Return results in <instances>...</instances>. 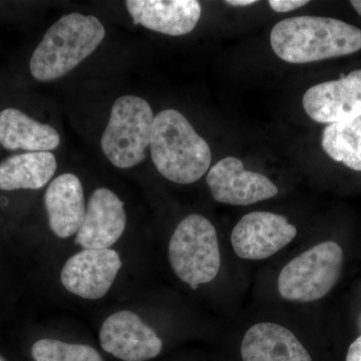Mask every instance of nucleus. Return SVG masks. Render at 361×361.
Returning a JSON list of instances; mask_svg holds the SVG:
<instances>
[{"instance_id": "nucleus-1", "label": "nucleus", "mask_w": 361, "mask_h": 361, "mask_svg": "<svg viewBox=\"0 0 361 361\" xmlns=\"http://www.w3.org/2000/svg\"><path fill=\"white\" fill-rule=\"evenodd\" d=\"M270 42L282 61L310 63L360 51L361 30L336 18L296 16L275 25Z\"/></svg>"}, {"instance_id": "nucleus-2", "label": "nucleus", "mask_w": 361, "mask_h": 361, "mask_svg": "<svg viewBox=\"0 0 361 361\" xmlns=\"http://www.w3.org/2000/svg\"><path fill=\"white\" fill-rule=\"evenodd\" d=\"M152 160L164 178L188 185L206 174L212 161L210 147L180 111L168 109L154 118Z\"/></svg>"}, {"instance_id": "nucleus-3", "label": "nucleus", "mask_w": 361, "mask_h": 361, "mask_svg": "<svg viewBox=\"0 0 361 361\" xmlns=\"http://www.w3.org/2000/svg\"><path fill=\"white\" fill-rule=\"evenodd\" d=\"M106 30L96 16L71 13L45 32L37 45L30 68L39 82H52L68 75L103 42Z\"/></svg>"}, {"instance_id": "nucleus-4", "label": "nucleus", "mask_w": 361, "mask_h": 361, "mask_svg": "<svg viewBox=\"0 0 361 361\" xmlns=\"http://www.w3.org/2000/svg\"><path fill=\"white\" fill-rule=\"evenodd\" d=\"M173 270L191 289L217 277L221 254L217 232L204 216L192 214L176 228L169 244Z\"/></svg>"}, {"instance_id": "nucleus-5", "label": "nucleus", "mask_w": 361, "mask_h": 361, "mask_svg": "<svg viewBox=\"0 0 361 361\" xmlns=\"http://www.w3.org/2000/svg\"><path fill=\"white\" fill-rule=\"evenodd\" d=\"M155 116L146 99L123 96L111 108L102 135V149L116 168L130 169L146 160Z\"/></svg>"}, {"instance_id": "nucleus-6", "label": "nucleus", "mask_w": 361, "mask_h": 361, "mask_svg": "<svg viewBox=\"0 0 361 361\" xmlns=\"http://www.w3.org/2000/svg\"><path fill=\"white\" fill-rule=\"evenodd\" d=\"M343 264V251L334 241L323 242L284 266L278 278L282 298L297 302L322 299L336 286Z\"/></svg>"}, {"instance_id": "nucleus-7", "label": "nucleus", "mask_w": 361, "mask_h": 361, "mask_svg": "<svg viewBox=\"0 0 361 361\" xmlns=\"http://www.w3.org/2000/svg\"><path fill=\"white\" fill-rule=\"evenodd\" d=\"M296 235L295 226L284 216L257 211L247 214L237 223L231 242L240 258L263 260L288 245Z\"/></svg>"}, {"instance_id": "nucleus-8", "label": "nucleus", "mask_w": 361, "mask_h": 361, "mask_svg": "<svg viewBox=\"0 0 361 361\" xmlns=\"http://www.w3.org/2000/svg\"><path fill=\"white\" fill-rule=\"evenodd\" d=\"M121 267L122 261L113 249H84L66 261L61 283L71 293L94 300L108 293Z\"/></svg>"}, {"instance_id": "nucleus-9", "label": "nucleus", "mask_w": 361, "mask_h": 361, "mask_svg": "<svg viewBox=\"0 0 361 361\" xmlns=\"http://www.w3.org/2000/svg\"><path fill=\"white\" fill-rule=\"evenodd\" d=\"M207 184L216 201L235 206L268 200L279 191L266 176L245 170L235 157H227L213 166L207 175Z\"/></svg>"}, {"instance_id": "nucleus-10", "label": "nucleus", "mask_w": 361, "mask_h": 361, "mask_svg": "<svg viewBox=\"0 0 361 361\" xmlns=\"http://www.w3.org/2000/svg\"><path fill=\"white\" fill-rule=\"evenodd\" d=\"M102 348L123 361H146L160 355L163 342L132 311L106 318L99 331Z\"/></svg>"}, {"instance_id": "nucleus-11", "label": "nucleus", "mask_w": 361, "mask_h": 361, "mask_svg": "<svg viewBox=\"0 0 361 361\" xmlns=\"http://www.w3.org/2000/svg\"><path fill=\"white\" fill-rule=\"evenodd\" d=\"M303 106L307 115L320 123L330 125L361 118V70L310 87L304 94Z\"/></svg>"}, {"instance_id": "nucleus-12", "label": "nucleus", "mask_w": 361, "mask_h": 361, "mask_svg": "<svg viewBox=\"0 0 361 361\" xmlns=\"http://www.w3.org/2000/svg\"><path fill=\"white\" fill-rule=\"evenodd\" d=\"M126 226L123 202L111 190L99 188L90 196L75 244L84 249H110L122 237Z\"/></svg>"}, {"instance_id": "nucleus-13", "label": "nucleus", "mask_w": 361, "mask_h": 361, "mask_svg": "<svg viewBox=\"0 0 361 361\" xmlns=\"http://www.w3.org/2000/svg\"><path fill=\"white\" fill-rule=\"evenodd\" d=\"M126 6L135 25L171 37L191 32L202 13L197 0H129Z\"/></svg>"}, {"instance_id": "nucleus-14", "label": "nucleus", "mask_w": 361, "mask_h": 361, "mask_svg": "<svg viewBox=\"0 0 361 361\" xmlns=\"http://www.w3.org/2000/svg\"><path fill=\"white\" fill-rule=\"evenodd\" d=\"M44 205L54 235L66 239L77 234L87 209L84 189L78 176L66 173L52 180L45 191Z\"/></svg>"}, {"instance_id": "nucleus-15", "label": "nucleus", "mask_w": 361, "mask_h": 361, "mask_svg": "<svg viewBox=\"0 0 361 361\" xmlns=\"http://www.w3.org/2000/svg\"><path fill=\"white\" fill-rule=\"evenodd\" d=\"M241 356L243 361H312L290 330L270 322L249 329L242 341Z\"/></svg>"}, {"instance_id": "nucleus-16", "label": "nucleus", "mask_w": 361, "mask_h": 361, "mask_svg": "<svg viewBox=\"0 0 361 361\" xmlns=\"http://www.w3.org/2000/svg\"><path fill=\"white\" fill-rule=\"evenodd\" d=\"M61 144V137L47 123L33 120L16 109L0 111V145L9 151L49 152Z\"/></svg>"}, {"instance_id": "nucleus-17", "label": "nucleus", "mask_w": 361, "mask_h": 361, "mask_svg": "<svg viewBox=\"0 0 361 361\" xmlns=\"http://www.w3.org/2000/svg\"><path fill=\"white\" fill-rule=\"evenodd\" d=\"M58 169L51 152H27L0 163V190H39L44 187Z\"/></svg>"}, {"instance_id": "nucleus-18", "label": "nucleus", "mask_w": 361, "mask_h": 361, "mask_svg": "<svg viewBox=\"0 0 361 361\" xmlns=\"http://www.w3.org/2000/svg\"><path fill=\"white\" fill-rule=\"evenodd\" d=\"M322 144L332 160L361 172V118L327 125Z\"/></svg>"}, {"instance_id": "nucleus-19", "label": "nucleus", "mask_w": 361, "mask_h": 361, "mask_svg": "<svg viewBox=\"0 0 361 361\" xmlns=\"http://www.w3.org/2000/svg\"><path fill=\"white\" fill-rule=\"evenodd\" d=\"M35 361H104L92 346L71 344L56 339H40L32 345Z\"/></svg>"}, {"instance_id": "nucleus-20", "label": "nucleus", "mask_w": 361, "mask_h": 361, "mask_svg": "<svg viewBox=\"0 0 361 361\" xmlns=\"http://www.w3.org/2000/svg\"><path fill=\"white\" fill-rule=\"evenodd\" d=\"M307 0H270L268 4L273 11L276 13H290L296 11L306 4H308Z\"/></svg>"}, {"instance_id": "nucleus-21", "label": "nucleus", "mask_w": 361, "mask_h": 361, "mask_svg": "<svg viewBox=\"0 0 361 361\" xmlns=\"http://www.w3.org/2000/svg\"><path fill=\"white\" fill-rule=\"evenodd\" d=\"M346 361H361V336L349 346Z\"/></svg>"}, {"instance_id": "nucleus-22", "label": "nucleus", "mask_w": 361, "mask_h": 361, "mask_svg": "<svg viewBox=\"0 0 361 361\" xmlns=\"http://www.w3.org/2000/svg\"><path fill=\"white\" fill-rule=\"evenodd\" d=\"M255 0H227L225 1L226 4L231 6H249L252 4H255Z\"/></svg>"}, {"instance_id": "nucleus-23", "label": "nucleus", "mask_w": 361, "mask_h": 361, "mask_svg": "<svg viewBox=\"0 0 361 361\" xmlns=\"http://www.w3.org/2000/svg\"><path fill=\"white\" fill-rule=\"evenodd\" d=\"M350 4L355 7L356 13L361 16V0H353V1H350Z\"/></svg>"}, {"instance_id": "nucleus-24", "label": "nucleus", "mask_w": 361, "mask_h": 361, "mask_svg": "<svg viewBox=\"0 0 361 361\" xmlns=\"http://www.w3.org/2000/svg\"><path fill=\"white\" fill-rule=\"evenodd\" d=\"M0 361H6L4 360V358L1 357V356H0Z\"/></svg>"}]
</instances>
